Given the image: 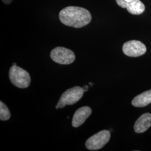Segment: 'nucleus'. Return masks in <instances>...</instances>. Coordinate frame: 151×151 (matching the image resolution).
Masks as SVG:
<instances>
[{
  "mask_svg": "<svg viewBox=\"0 0 151 151\" xmlns=\"http://www.w3.org/2000/svg\"><path fill=\"white\" fill-rule=\"evenodd\" d=\"M89 85H90L91 86H92L93 85V83H89Z\"/></svg>",
  "mask_w": 151,
  "mask_h": 151,
  "instance_id": "nucleus-14",
  "label": "nucleus"
},
{
  "mask_svg": "<svg viewBox=\"0 0 151 151\" xmlns=\"http://www.w3.org/2000/svg\"><path fill=\"white\" fill-rule=\"evenodd\" d=\"M147 48L145 45L140 41L130 40L124 44L123 52L128 57H137L145 54Z\"/></svg>",
  "mask_w": 151,
  "mask_h": 151,
  "instance_id": "nucleus-6",
  "label": "nucleus"
},
{
  "mask_svg": "<svg viewBox=\"0 0 151 151\" xmlns=\"http://www.w3.org/2000/svg\"><path fill=\"white\" fill-rule=\"evenodd\" d=\"M82 88H83V91L86 92L88 90V86L87 85H85V86L83 87H82Z\"/></svg>",
  "mask_w": 151,
  "mask_h": 151,
  "instance_id": "nucleus-13",
  "label": "nucleus"
},
{
  "mask_svg": "<svg viewBox=\"0 0 151 151\" xmlns=\"http://www.w3.org/2000/svg\"><path fill=\"white\" fill-rule=\"evenodd\" d=\"M92 113V110L88 106H83L76 110L73 115L72 124L75 128H78L83 124Z\"/></svg>",
  "mask_w": 151,
  "mask_h": 151,
  "instance_id": "nucleus-8",
  "label": "nucleus"
},
{
  "mask_svg": "<svg viewBox=\"0 0 151 151\" xmlns=\"http://www.w3.org/2000/svg\"><path fill=\"white\" fill-rule=\"evenodd\" d=\"M110 139V133L103 130L90 137L86 142L85 146L88 150L95 151L102 148Z\"/></svg>",
  "mask_w": 151,
  "mask_h": 151,
  "instance_id": "nucleus-5",
  "label": "nucleus"
},
{
  "mask_svg": "<svg viewBox=\"0 0 151 151\" xmlns=\"http://www.w3.org/2000/svg\"><path fill=\"white\" fill-rule=\"evenodd\" d=\"M9 78L11 83L20 88H25L29 86L31 78L27 70L13 65L9 70Z\"/></svg>",
  "mask_w": 151,
  "mask_h": 151,
  "instance_id": "nucleus-2",
  "label": "nucleus"
},
{
  "mask_svg": "<svg viewBox=\"0 0 151 151\" xmlns=\"http://www.w3.org/2000/svg\"><path fill=\"white\" fill-rule=\"evenodd\" d=\"M50 58L54 62L60 65H70L75 60V53L69 49L58 47L50 52Z\"/></svg>",
  "mask_w": 151,
  "mask_h": 151,
  "instance_id": "nucleus-4",
  "label": "nucleus"
},
{
  "mask_svg": "<svg viewBox=\"0 0 151 151\" xmlns=\"http://www.w3.org/2000/svg\"><path fill=\"white\" fill-rule=\"evenodd\" d=\"M151 126V114L145 113L142 115L135 122L134 129L136 133H141L146 132Z\"/></svg>",
  "mask_w": 151,
  "mask_h": 151,
  "instance_id": "nucleus-9",
  "label": "nucleus"
},
{
  "mask_svg": "<svg viewBox=\"0 0 151 151\" xmlns=\"http://www.w3.org/2000/svg\"><path fill=\"white\" fill-rule=\"evenodd\" d=\"M120 7L127 9L130 14L140 15L145 10V6L140 0H116Z\"/></svg>",
  "mask_w": 151,
  "mask_h": 151,
  "instance_id": "nucleus-7",
  "label": "nucleus"
},
{
  "mask_svg": "<svg viewBox=\"0 0 151 151\" xmlns=\"http://www.w3.org/2000/svg\"><path fill=\"white\" fill-rule=\"evenodd\" d=\"M11 114L8 108L2 101H0V119L2 121H6L10 119Z\"/></svg>",
  "mask_w": 151,
  "mask_h": 151,
  "instance_id": "nucleus-11",
  "label": "nucleus"
},
{
  "mask_svg": "<svg viewBox=\"0 0 151 151\" xmlns=\"http://www.w3.org/2000/svg\"><path fill=\"white\" fill-rule=\"evenodd\" d=\"M59 18L65 25L81 28L91 22L92 16L90 11L86 9L77 6H68L60 11Z\"/></svg>",
  "mask_w": 151,
  "mask_h": 151,
  "instance_id": "nucleus-1",
  "label": "nucleus"
},
{
  "mask_svg": "<svg viewBox=\"0 0 151 151\" xmlns=\"http://www.w3.org/2000/svg\"><path fill=\"white\" fill-rule=\"evenodd\" d=\"M83 88L80 86H76L67 90L62 95L57 106L62 109L66 105H72L77 103L83 95Z\"/></svg>",
  "mask_w": 151,
  "mask_h": 151,
  "instance_id": "nucleus-3",
  "label": "nucleus"
},
{
  "mask_svg": "<svg viewBox=\"0 0 151 151\" xmlns=\"http://www.w3.org/2000/svg\"><path fill=\"white\" fill-rule=\"evenodd\" d=\"M13 0H2V1L6 4V5H9L12 2Z\"/></svg>",
  "mask_w": 151,
  "mask_h": 151,
  "instance_id": "nucleus-12",
  "label": "nucleus"
},
{
  "mask_svg": "<svg viewBox=\"0 0 151 151\" xmlns=\"http://www.w3.org/2000/svg\"><path fill=\"white\" fill-rule=\"evenodd\" d=\"M151 103V90L144 92L135 96L132 104L135 107H145Z\"/></svg>",
  "mask_w": 151,
  "mask_h": 151,
  "instance_id": "nucleus-10",
  "label": "nucleus"
}]
</instances>
